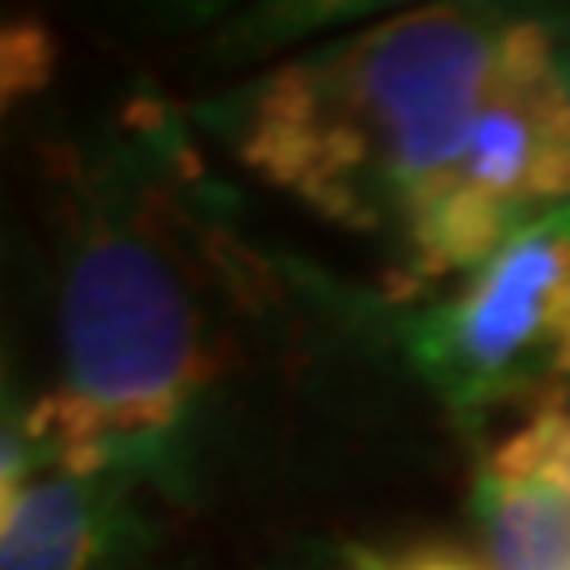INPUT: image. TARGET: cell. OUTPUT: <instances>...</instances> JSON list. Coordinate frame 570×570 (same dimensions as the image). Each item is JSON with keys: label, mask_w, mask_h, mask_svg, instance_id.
<instances>
[{"label": "cell", "mask_w": 570, "mask_h": 570, "mask_svg": "<svg viewBox=\"0 0 570 570\" xmlns=\"http://www.w3.org/2000/svg\"><path fill=\"white\" fill-rule=\"evenodd\" d=\"M367 546H346V541H296L279 553L254 558L237 570H364Z\"/></svg>", "instance_id": "cell-8"}, {"label": "cell", "mask_w": 570, "mask_h": 570, "mask_svg": "<svg viewBox=\"0 0 570 570\" xmlns=\"http://www.w3.org/2000/svg\"><path fill=\"white\" fill-rule=\"evenodd\" d=\"M56 469V452L47 449L35 423V402H26L9 385V372L0 360V524L9 520L13 503L30 482Z\"/></svg>", "instance_id": "cell-6"}, {"label": "cell", "mask_w": 570, "mask_h": 570, "mask_svg": "<svg viewBox=\"0 0 570 570\" xmlns=\"http://www.w3.org/2000/svg\"><path fill=\"white\" fill-rule=\"evenodd\" d=\"M169 515L127 473L51 469L0 524V570H153Z\"/></svg>", "instance_id": "cell-4"}, {"label": "cell", "mask_w": 570, "mask_h": 570, "mask_svg": "<svg viewBox=\"0 0 570 570\" xmlns=\"http://www.w3.org/2000/svg\"><path fill=\"white\" fill-rule=\"evenodd\" d=\"M567 423H570V406H567Z\"/></svg>", "instance_id": "cell-10"}, {"label": "cell", "mask_w": 570, "mask_h": 570, "mask_svg": "<svg viewBox=\"0 0 570 570\" xmlns=\"http://www.w3.org/2000/svg\"><path fill=\"white\" fill-rule=\"evenodd\" d=\"M469 508L487 570H570V499L553 482L482 465Z\"/></svg>", "instance_id": "cell-5"}, {"label": "cell", "mask_w": 570, "mask_h": 570, "mask_svg": "<svg viewBox=\"0 0 570 570\" xmlns=\"http://www.w3.org/2000/svg\"><path fill=\"white\" fill-rule=\"evenodd\" d=\"M364 570H487L473 562L469 553L452 550V546H402V550H367Z\"/></svg>", "instance_id": "cell-9"}, {"label": "cell", "mask_w": 570, "mask_h": 570, "mask_svg": "<svg viewBox=\"0 0 570 570\" xmlns=\"http://www.w3.org/2000/svg\"><path fill=\"white\" fill-rule=\"evenodd\" d=\"M263 186L385 258V301L465 279L570 204V18L419 4L190 110Z\"/></svg>", "instance_id": "cell-2"}, {"label": "cell", "mask_w": 570, "mask_h": 570, "mask_svg": "<svg viewBox=\"0 0 570 570\" xmlns=\"http://www.w3.org/2000/svg\"><path fill=\"white\" fill-rule=\"evenodd\" d=\"M190 127L136 89L39 144L56 385L35 423L56 469L127 473L174 515L225 490L271 385L393 322L389 301L258 242Z\"/></svg>", "instance_id": "cell-1"}, {"label": "cell", "mask_w": 570, "mask_h": 570, "mask_svg": "<svg viewBox=\"0 0 570 570\" xmlns=\"http://www.w3.org/2000/svg\"><path fill=\"white\" fill-rule=\"evenodd\" d=\"M56 77V35L39 18H0V119Z\"/></svg>", "instance_id": "cell-7"}, {"label": "cell", "mask_w": 570, "mask_h": 570, "mask_svg": "<svg viewBox=\"0 0 570 570\" xmlns=\"http://www.w3.org/2000/svg\"><path fill=\"white\" fill-rule=\"evenodd\" d=\"M402 364L465 431L570 397V204L520 228L428 305H393Z\"/></svg>", "instance_id": "cell-3"}]
</instances>
